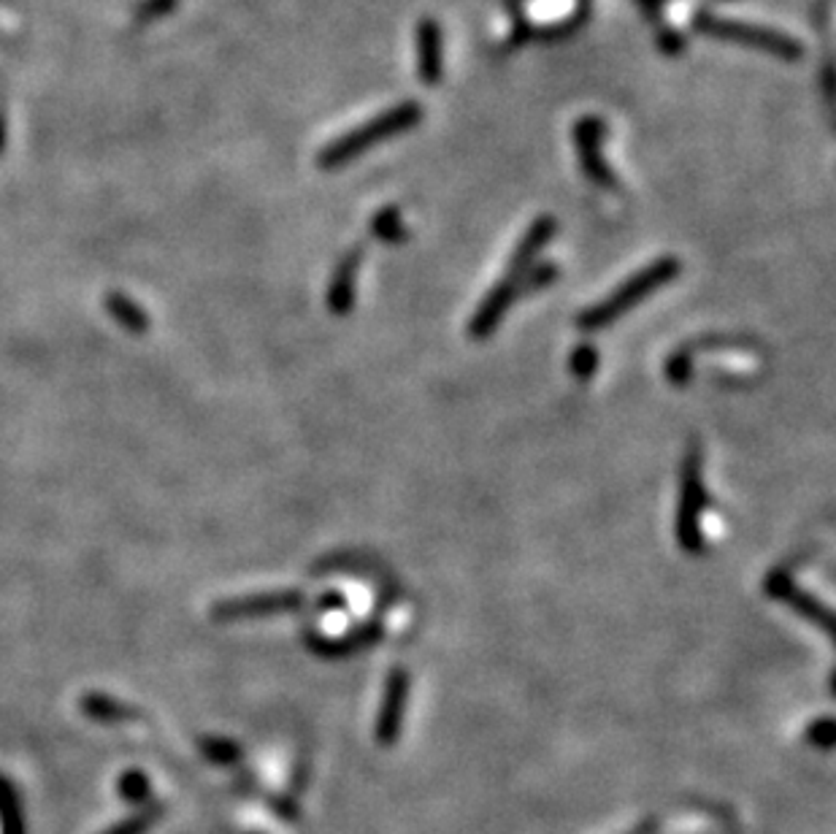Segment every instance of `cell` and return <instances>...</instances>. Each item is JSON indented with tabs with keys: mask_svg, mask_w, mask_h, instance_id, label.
Returning <instances> with one entry per match:
<instances>
[{
	"mask_svg": "<svg viewBox=\"0 0 836 834\" xmlns=\"http://www.w3.org/2000/svg\"><path fill=\"white\" fill-rule=\"evenodd\" d=\"M683 271V264L674 255H664V258H655L653 264H647L645 269L631 274L623 285L609 292L607 298H601L598 304H590L588 309H583L577 317V328L585 334L604 331L607 326H613L615 320H620L623 315H628L636 304L647 301L653 292L674 282Z\"/></svg>",
	"mask_w": 836,
	"mask_h": 834,
	"instance_id": "obj_1",
	"label": "cell"
},
{
	"mask_svg": "<svg viewBox=\"0 0 836 834\" xmlns=\"http://www.w3.org/2000/svg\"><path fill=\"white\" fill-rule=\"evenodd\" d=\"M422 115H426V111H422V106L417 101L396 103L392 109L382 111V115L364 122V126L347 130L345 136H339V139H334L330 145L322 147L320 152H317V166H320L322 171H336V168L352 163V160H358L360 155L368 152L371 147L385 145V141L396 139V136L420 126Z\"/></svg>",
	"mask_w": 836,
	"mask_h": 834,
	"instance_id": "obj_2",
	"label": "cell"
},
{
	"mask_svg": "<svg viewBox=\"0 0 836 834\" xmlns=\"http://www.w3.org/2000/svg\"><path fill=\"white\" fill-rule=\"evenodd\" d=\"M707 507L709 494L701 475V450L694 445L683 460V471H679V502L677 518H674L677 543L688 556H701L707 550V539L701 532V515Z\"/></svg>",
	"mask_w": 836,
	"mask_h": 834,
	"instance_id": "obj_3",
	"label": "cell"
},
{
	"mask_svg": "<svg viewBox=\"0 0 836 834\" xmlns=\"http://www.w3.org/2000/svg\"><path fill=\"white\" fill-rule=\"evenodd\" d=\"M694 28L698 33L713 36L717 41L742 43V47L758 49V52L772 54V58L785 60V63H796V60L804 58L802 41H796L788 33H779V30L764 28V24L726 20V17L709 14V11H698L694 17Z\"/></svg>",
	"mask_w": 836,
	"mask_h": 834,
	"instance_id": "obj_4",
	"label": "cell"
},
{
	"mask_svg": "<svg viewBox=\"0 0 836 834\" xmlns=\"http://www.w3.org/2000/svg\"><path fill=\"white\" fill-rule=\"evenodd\" d=\"M307 596L298 588L285 590H268V594H252V596H233V599L215 602L209 607V618L215 624H236V620H258V618H273V615L296 613L303 607Z\"/></svg>",
	"mask_w": 836,
	"mask_h": 834,
	"instance_id": "obj_5",
	"label": "cell"
},
{
	"mask_svg": "<svg viewBox=\"0 0 836 834\" xmlns=\"http://www.w3.org/2000/svg\"><path fill=\"white\" fill-rule=\"evenodd\" d=\"M571 136H574V147H577V152H579V166H583V173L588 177V182L601 190H615L617 177L613 168H609L607 160H604L607 122H604L601 117L588 115V117H583V120L574 122Z\"/></svg>",
	"mask_w": 836,
	"mask_h": 834,
	"instance_id": "obj_6",
	"label": "cell"
},
{
	"mask_svg": "<svg viewBox=\"0 0 836 834\" xmlns=\"http://www.w3.org/2000/svg\"><path fill=\"white\" fill-rule=\"evenodd\" d=\"M764 590H766V596L777 599L779 605L790 607L794 613L802 615L804 620H809V624L823 628L826 634H834L832 609L823 605L817 596L809 594V590H804L788 569L769 572V575H766V580H764Z\"/></svg>",
	"mask_w": 836,
	"mask_h": 834,
	"instance_id": "obj_7",
	"label": "cell"
},
{
	"mask_svg": "<svg viewBox=\"0 0 836 834\" xmlns=\"http://www.w3.org/2000/svg\"><path fill=\"white\" fill-rule=\"evenodd\" d=\"M409 669L392 667L388 683H385L382 705H379L377 713V726H374V737H377V743L382 745V748H390V745H396V739L401 737L404 715H407L409 705Z\"/></svg>",
	"mask_w": 836,
	"mask_h": 834,
	"instance_id": "obj_8",
	"label": "cell"
},
{
	"mask_svg": "<svg viewBox=\"0 0 836 834\" xmlns=\"http://www.w3.org/2000/svg\"><path fill=\"white\" fill-rule=\"evenodd\" d=\"M517 298H522L520 296V279L504 274V277L498 279V282L492 285L488 292H485V298L479 301L477 312L471 315L469 328H466L469 339H474V341L490 339V336L496 334V328L501 326V320L507 317L511 304H515Z\"/></svg>",
	"mask_w": 836,
	"mask_h": 834,
	"instance_id": "obj_9",
	"label": "cell"
},
{
	"mask_svg": "<svg viewBox=\"0 0 836 834\" xmlns=\"http://www.w3.org/2000/svg\"><path fill=\"white\" fill-rule=\"evenodd\" d=\"M382 637H385L382 624H379V620H368V624L364 626L349 628V632L341 634V637H322V634L307 632L303 634V643H307L309 651H315L317 656H322V658H347V656H352V653L377 645Z\"/></svg>",
	"mask_w": 836,
	"mask_h": 834,
	"instance_id": "obj_10",
	"label": "cell"
},
{
	"mask_svg": "<svg viewBox=\"0 0 836 834\" xmlns=\"http://www.w3.org/2000/svg\"><path fill=\"white\" fill-rule=\"evenodd\" d=\"M366 247L355 245L352 250H347L336 264L334 274H330L328 282V292H326V304L328 312L334 317H347L352 312L355 307V279H358L360 264H364Z\"/></svg>",
	"mask_w": 836,
	"mask_h": 834,
	"instance_id": "obj_11",
	"label": "cell"
},
{
	"mask_svg": "<svg viewBox=\"0 0 836 834\" xmlns=\"http://www.w3.org/2000/svg\"><path fill=\"white\" fill-rule=\"evenodd\" d=\"M555 234H558V220H555L553 215L536 217V220L526 228V234L520 236V241H517L515 252H511L509 266H507L509 277H520L528 266H534L536 260H539L541 250L547 247V241H550Z\"/></svg>",
	"mask_w": 836,
	"mask_h": 834,
	"instance_id": "obj_12",
	"label": "cell"
},
{
	"mask_svg": "<svg viewBox=\"0 0 836 834\" xmlns=\"http://www.w3.org/2000/svg\"><path fill=\"white\" fill-rule=\"evenodd\" d=\"M441 71V28L439 22L422 17L417 22V77L422 85H439Z\"/></svg>",
	"mask_w": 836,
	"mask_h": 834,
	"instance_id": "obj_13",
	"label": "cell"
},
{
	"mask_svg": "<svg viewBox=\"0 0 836 834\" xmlns=\"http://www.w3.org/2000/svg\"><path fill=\"white\" fill-rule=\"evenodd\" d=\"M103 309L106 315H109L117 326L125 328L130 336H147L149 328H152V317H149L147 309L122 290L106 292Z\"/></svg>",
	"mask_w": 836,
	"mask_h": 834,
	"instance_id": "obj_14",
	"label": "cell"
},
{
	"mask_svg": "<svg viewBox=\"0 0 836 834\" xmlns=\"http://www.w3.org/2000/svg\"><path fill=\"white\" fill-rule=\"evenodd\" d=\"M82 709L90 715V718L109 721V724H115V721L139 718V709L125 705V702L111 699V696H106V694H84Z\"/></svg>",
	"mask_w": 836,
	"mask_h": 834,
	"instance_id": "obj_15",
	"label": "cell"
},
{
	"mask_svg": "<svg viewBox=\"0 0 836 834\" xmlns=\"http://www.w3.org/2000/svg\"><path fill=\"white\" fill-rule=\"evenodd\" d=\"M368 230H371L374 239L385 241V245H401V241H407V228H404V220H401V209L398 207H382L377 211V215L371 217V226H368Z\"/></svg>",
	"mask_w": 836,
	"mask_h": 834,
	"instance_id": "obj_16",
	"label": "cell"
},
{
	"mask_svg": "<svg viewBox=\"0 0 836 834\" xmlns=\"http://www.w3.org/2000/svg\"><path fill=\"white\" fill-rule=\"evenodd\" d=\"M558 277H560L558 264H550V260H547V264H539V260H536L534 266H528V269L517 277L520 279V296H530V292L550 288Z\"/></svg>",
	"mask_w": 836,
	"mask_h": 834,
	"instance_id": "obj_17",
	"label": "cell"
},
{
	"mask_svg": "<svg viewBox=\"0 0 836 834\" xmlns=\"http://www.w3.org/2000/svg\"><path fill=\"white\" fill-rule=\"evenodd\" d=\"M598 366H601V355H598V350L590 345V341L577 345L569 355V371L574 379H579V383H588V379H593V375L598 371Z\"/></svg>",
	"mask_w": 836,
	"mask_h": 834,
	"instance_id": "obj_18",
	"label": "cell"
},
{
	"mask_svg": "<svg viewBox=\"0 0 836 834\" xmlns=\"http://www.w3.org/2000/svg\"><path fill=\"white\" fill-rule=\"evenodd\" d=\"M179 9V0H139L133 6V24L136 28H147V24L166 20Z\"/></svg>",
	"mask_w": 836,
	"mask_h": 834,
	"instance_id": "obj_19",
	"label": "cell"
},
{
	"mask_svg": "<svg viewBox=\"0 0 836 834\" xmlns=\"http://www.w3.org/2000/svg\"><path fill=\"white\" fill-rule=\"evenodd\" d=\"M690 375H694V350L690 347H679L666 360V379H669L674 388H683V385L690 383Z\"/></svg>",
	"mask_w": 836,
	"mask_h": 834,
	"instance_id": "obj_20",
	"label": "cell"
},
{
	"mask_svg": "<svg viewBox=\"0 0 836 834\" xmlns=\"http://www.w3.org/2000/svg\"><path fill=\"white\" fill-rule=\"evenodd\" d=\"M585 17H588V6H583V9H579V11H574L569 20H564V22H558V24H545V28H536L534 30V39H541V41L569 39L574 30H579V24L585 22Z\"/></svg>",
	"mask_w": 836,
	"mask_h": 834,
	"instance_id": "obj_21",
	"label": "cell"
},
{
	"mask_svg": "<svg viewBox=\"0 0 836 834\" xmlns=\"http://www.w3.org/2000/svg\"><path fill=\"white\" fill-rule=\"evenodd\" d=\"M834 739H836V726H834L832 715H823V718H817L807 726V743L815 745V748L832 751Z\"/></svg>",
	"mask_w": 836,
	"mask_h": 834,
	"instance_id": "obj_22",
	"label": "cell"
},
{
	"mask_svg": "<svg viewBox=\"0 0 836 834\" xmlns=\"http://www.w3.org/2000/svg\"><path fill=\"white\" fill-rule=\"evenodd\" d=\"M201 748H203L206 756L215 758L217 764H236L241 758V748L233 743V739L211 737V739H203Z\"/></svg>",
	"mask_w": 836,
	"mask_h": 834,
	"instance_id": "obj_23",
	"label": "cell"
},
{
	"mask_svg": "<svg viewBox=\"0 0 836 834\" xmlns=\"http://www.w3.org/2000/svg\"><path fill=\"white\" fill-rule=\"evenodd\" d=\"M685 36L677 33V30L671 28H658V49L664 54H669V58H677V54L685 52Z\"/></svg>",
	"mask_w": 836,
	"mask_h": 834,
	"instance_id": "obj_24",
	"label": "cell"
},
{
	"mask_svg": "<svg viewBox=\"0 0 836 834\" xmlns=\"http://www.w3.org/2000/svg\"><path fill=\"white\" fill-rule=\"evenodd\" d=\"M317 607H320V609H339V607H347V599H345V596H339V594H334V590H330V594H326L320 602H317Z\"/></svg>",
	"mask_w": 836,
	"mask_h": 834,
	"instance_id": "obj_25",
	"label": "cell"
},
{
	"mask_svg": "<svg viewBox=\"0 0 836 834\" xmlns=\"http://www.w3.org/2000/svg\"><path fill=\"white\" fill-rule=\"evenodd\" d=\"M6 145H9V115H6V106L0 103V155H3Z\"/></svg>",
	"mask_w": 836,
	"mask_h": 834,
	"instance_id": "obj_26",
	"label": "cell"
},
{
	"mask_svg": "<svg viewBox=\"0 0 836 834\" xmlns=\"http://www.w3.org/2000/svg\"><path fill=\"white\" fill-rule=\"evenodd\" d=\"M628 834H658V821H655V818L641 821V824H636Z\"/></svg>",
	"mask_w": 836,
	"mask_h": 834,
	"instance_id": "obj_27",
	"label": "cell"
},
{
	"mask_svg": "<svg viewBox=\"0 0 836 834\" xmlns=\"http://www.w3.org/2000/svg\"><path fill=\"white\" fill-rule=\"evenodd\" d=\"M141 826H147V821H130V824H125V826H120V830H117L115 834H139L141 832Z\"/></svg>",
	"mask_w": 836,
	"mask_h": 834,
	"instance_id": "obj_28",
	"label": "cell"
},
{
	"mask_svg": "<svg viewBox=\"0 0 836 834\" xmlns=\"http://www.w3.org/2000/svg\"><path fill=\"white\" fill-rule=\"evenodd\" d=\"M823 85H826V98L832 101L834 98V71L832 66H826V73H823Z\"/></svg>",
	"mask_w": 836,
	"mask_h": 834,
	"instance_id": "obj_29",
	"label": "cell"
},
{
	"mask_svg": "<svg viewBox=\"0 0 836 834\" xmlns=\"http://www.w3.org/2000/svg\"><path fill=\"white\" fill-rule=\"evenodd\" d=\"M636 3H639L645 11H650V14H655V11L664 9L666 0H636Z\"/></svg>",
	"mask_w": 836,
	"mask_h": 834,
	"instance_id": "obj_30",
	"label": "cell"
}]
</instances>
